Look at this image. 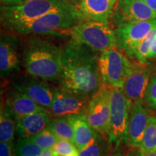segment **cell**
Segmentation results:
<instances>
[{"instance_id": "obj_1", "label": "cell", "mask_w": 156, "mask_h": 156, "mask_svg": "<svg viewBox=\"0 0 156 156\" xmlns=\"http://www.w3.org/2000/svg\"><path fill=\"white\" fill-rule=\"evenodd\" d=\"M62 48L60 87L90 98L103 85L97 51L73 41Z\"/></svg>"}, {"instance_id": "obj_2", "label": "cell", "mask_w": 156, "mask_h": 156, "mask_svg": "<svg viewBox=\"0 0 156 156\" xmlns=\"http://www.w3.org/2000/svg\"><path fill=\"white\" fill-rule=\"evenodd\" d=\"M27 73L45 81H58L62 69V48L41 38L30 40L23 59Z\"/></svg>"}, {"instance_id": "obj_3", "label": "cell", "mask_w": 156, "mask_h": 156, "mask_svg": "<svg viewBox=\"0 0 156 156\" xmlns=\"http://www.w3.org/2000/svg\"><path fill=\"white\" fill-rule=\"evenodd\" d=\"M75 7L69 0H28L14 6H1V23L13 31L48 13Z\"/></svg>"}, {"instance_id": "obj_4", "label": "cell", "mask_w": 156, "mask_h": 156, "mask_svg": "<svg viewBox=\"0 0 156 156\" xmlns=\"http://www.w3.org/2000/svg\"><path fill=\"white\" fill-rule=\"evenodd\" d=\"M82 21L83 17L75 6L73 8L48 13L15 28L13 32L23 36L67 34L70 28Z\"/></svg>"}, {"instance_id": "obj_5", "label": "cell", "mask_w": 156, "mask_h": 156, "mask_svg": "<svg viewBox=\"0 0 156 156\" xmlns=\"http://www.w3.org/2000/svg\"><path fill=\"white\" fill-rule=\"evenodd\" d=\"M72 40L88 46L95 51L116 48L115 31L108 23L85 20L75 25L68 30Z\"/></svg>"}, {"instance_id": "obj_6", "label": "cell", "mask_w": 156, "mask_h": 156, "mask_svg": "<svg viewBox=\"0 0 156 156\" xmlns=\"http://www.w3.org/2000/svg\"><path fill=\"white\" fill-rule=\"evenodd\" d=\"M98 64L103 84L122 88L132 66L122 52L116 48L101 51Z\"/></svg>"}, {"instance_id": "obj_7", "label": "cell", "mask_w": 156, "mask_h": 156, "mask_svg": "<svg viewBox=\"0 0 156 156\" xmlns=\"http://www.w3.org/2000/svg\"><path fill=\"white\" fill-rule=\"evenodd\" d=\"M111 88L103 84L90 99L85 115L87 122L100 135L109 140L111 130Z\"/></svg>"}, {"instance_id": "obj_8", "label": "cell", "mask_w": 156, "mask_h": 156, "mask_svg": "<svg viewBox=\"0 0 156 156\" xmlns=\"http://www.w3.org/2000/svg\"><path fill=\"white\" fill-rule=\"evenodd\" d=\"M131 102L126 98L122 88H111V130L109 141L118 147L124 140L127 127L129 110Z\"/></svg>"}, {"instance_id": "obj_9", "label": "cell", "mask_w": 156, "mask_h": 156, "mask_svg": "<svg viewBox=\"0 0 156 156\" xmlns=\"http://www.w3.org/2000/svg\"><path fill=\"white\" fill-rule=\"evenodd\" d=\"M155 28L156 18L120 25L115 30L117 44L129 55L134 56L140 42Z\"/></svg>"}, {"instance_id": "obj_10", "label": "cell", "mask_w": 156, "mask_h": 156, "mask_svg": "<svg viewBox=\"0 0 156 156\" xmlns=\"http://www.w3.org/2000/svg\"><path fill=\"white\" fill-rule=\"evenodd\" d=\"M12 86L48 110L55 96L56 88H53L46 81L30 75L17 78L13 82Z\"/></svg>"}, {"instance_id": "obj_11", "label": "cell", "mask_w": 156, "mask_h": 156, "mask_svg": "<svg viewBox=\"0 0 156 156\" xmlns=\"http://www.w3.org/2000/svg\"><path fill=\"white\" fill-rule=\"evenodd\" d=\"M90 99L59 86L56 88L54 101L48 111L53 117L85 114Z\"/></svg>"}, {"instance_id": "obj_12", "label": "cell", "mask_w": 156, "mask_h": 156, "mask_svg": "<svg viewBox=\"0 0 156 156\" xmlns=\"http://www.w3.org/2000/svg\"><path fill=\"white\" fill-rule=\"evenodd\" d=\"M117 27L156 18V12L143 0H119L114 10Z\"/></svg>"}, {"instance_id": "obj_13", "label": "cell", "mask_w": 156, "mask_h": 156, "mask_svg": "<svg viewBox=\"0 0 156 156\" xmlns=\"http://www.w3.org/2000/svg\"><path fill=\"white\" fill-rule=\"evenodd\" d=\"M151 75V70L146 63L132 64L131 72L122 87L123 93L130 102L145 100Z\"/></svg>"}, {"instance_id": "obj_14", "label": "cell", "mask_w": 156, "mask_h": 156, "mask_svg": "<svg viewBox=\"0 0 156 156\" xmlns=\"http://www.w3.org/2000/svg\"><path fill=\"white\" fill-rule=\"evenodd\" d=\"M149 118L147 110L142 105V102L131 103L124 139L126 145L140 146Z\"/></svg>"}, {"instance_id": "obj_15", "label": "cell", "mask_w": 156, "mask_h": 156, "mask_svg": "<svg viewBox=\"0 0 156 156\" xmlns=\"http://www.w3.org/2000/svg\"><path fill=\"white\" fill-rule=\"evenodd\" d=\"M20 70L18 44L15 37L2 35L0 41V73L3 79Z\"/></svg>"}, {"instance_id": "obj_16", "label": "cell", "mask_w": 156, "mask_h": 156, "mask_svg": "<svg viewBox=\"0 0 156 156\" xmlns=\"http://www.w3.org/2000/svg\"><path fill=\"white\" fill-rule=\"evenodd\" d=\"M5 107L15 120L34 113L48 112V109L40 106L14 87H12L7 93Z\"/></svg>"}, {"instance_id": "obj_17", "label": "cell", "mask_w": 156, "mask_h": 156, "mask_svg": "<svg viewBox=\"0 0 156 156\" xmlns=\"http://www.w3.org/2000/svg\"><path fill=\"white\" fill-rule=\"evenodd\" d=\"M75 6L80 13L83 21L108 23L116 4L114 0H80Z\"/></svg>"}, {"instance_id": "obj_18", "label": "cell", "mask_w": 156, "mask_h": 156, "mask_svg": "<svg viewBox=\"0 0 156 156\" xmlns=\"http://www.w3.org/2000/svg\"><path fill=\"white\" fill-rule=\"evenodd\" d=\"M50 113H34L16 120V132L20 138H29L46 128L51 122Z\"/></svg>"}, {"instance_id": "obj_19", "label": "cell", "mask_w": 156, "mask_h": 156, "mask_svg": "<svg viewBox=\"0 0 156 156\" xmlns=\"http://www.w3.org/2000/svg\"><path fill=\"white\" fill-rule=\"evenodd\" d=\"M69 116L74 127L73 144L78 151H81L92 141L96 132L87 122L85 114Z\"/></svg>"}, {"instance_id": "obj_20", "label": "cell", "mask_w": 156, "mask_h": 156, "mask_svg": "<svg viewBox=\"0 0 156 156\" xmlns=\"http://www.w3.org/2000/svg\"><path fill=\"white\" fill-rule=\"evenodd\" d=\"M48 127L59 140H67L73 143L74 127L69 116L54 117L51 119Z\"/></svg>"}, {"instance_id": "obj_21", "label": "cell", "mask_w": 156, "mask_h": 156, "mask_svg": "<svg viewBox=\"0 0 156 156\" xmlns=\"http://www.w3.org/2000/svg\"><path fill=\"white\" fill-rule=\"evenodd\" d=\"M112 142L108 138L96 132L89 145L79 151V156H108L112 151Z\"/></svg>"}, {"instance_id": "obj_22", "label": "cell", "mask_w": 156, "mask_h": 156, "mask_svg": "<svg viewBox=\"0 0 156 156\" xmlns=\"http://www.w3.org/2000/svg\"><path fill=\"white\" fill-rule=\"evenodd\" d=\"M15 131L16 120L5 106H2L0 113V142H13Z\"/></svg>"}, {"instance_id": "obj_23", "label": "cell", "mask_w": 156, "mask_h": 156, "mask_svg": "<svg viewBox=\"0 0 156 156\" xmlns=\"http://www.w3.org/2000/svg\"><path fill=\"white\" fill-rule=\"evenodd\" d=\"M140 147L145 153L156 151V116H150Z\"/></svg>"}, {"instance_id": "obj_24", "label": "cell", "mask_w": 156, "mask_h": 156, "mask_svg": "<svg viewBox=\"0 0 156 156\" xmlns=\"http://www.w3.org/2000/svg\"><path fill=\"white\" fill-rule=\"evenodd\" d=\"M43 150L29 138H20L15 145V156H41Z\"/></svg>"}, {"instance_id": "obj_25", "label": "cell", "mask_w": 156, "mask_h": 156, "mask_svg": "<svg viewBox=\"0 0 156 156\" xmlns=\"http://www.w3.org/2000/svg\"><path fill=\"white\" fill-rule=\"evenodd\" d=\"M29 139L38 145L43 149H53L56 142L58 141L57 136L48 126L39 133L29 137Z\"/></svg>"}, {"instance_id": "obj_26", "label": "cell", "mask_w": 156, "mask_h": 156, "mask_svg": "<svg viewBox=\"0 0 156 156\" xmlns=\"http://www.w3.org/2000/svg\"><path fill=\"white\" fill-rule=\"evenodd\" d=\"M156 38V28L150 31L143 40L140 42L134 54V56L140 63H146L152 44Z\"/></svg>"}, {"instance_id": "obj_27", "label": "cell", "mask_w": 156, "mask_h": 156, "mask_svg": "<svg viewBox=\"0 0 156 156\" xmlns=\"http://www.w3.org/2000/svg\"><path fill=\"white\" fill-rule=\"evenodd\" d=\"M52 150L54 155L75 156L79 154V151L73 142L64 140H58Z\"/></svg>"}, {"instance_id": "obj_28", "label": "cell", "mask_w": 156, "mask_h": 156, "mask_svg": "<svg viewBox=\"0 0 156 156\" xmlns=\"http://www.w3.org/2000/svg\"><path fill=\"white\" fill-rule=\"evenodd\" d=\"M145 101L150 106L156 109V76L151 77L146 91Z\"/></svg>"}, {"instance_id": "obj_29", "label": "cell", "mask_w": 156, "mask_h": 156, "mask_svg": "<svg viewBox=\"0 0 156 156\" xmlns=\"http://www.w3.org/2000/svg\"><path fill=\"white\" fill-rule=\"evenodd\" d=\"M125 156H156V151L144 152L138 145H127Z\"/></svg>"}, {"instance_id": "obj_30", "label": "cell", "mask_w": 156, "mask_h": 156, "mask_svg": "<svg viewBox=\"0 0 156 156\" xmlns=\"http://www.w3.org/2000/svg\"><path fill=\"white\" fill-rule=\"evenodd\" d=\"M0 156H15V145L13 142L0 143Z\"/></svg>"}, {"instance_id": "obj_31", "label": "cell", "mask_w": 156, "mask_h": 156, "mask_svg": "<svg viewBox=\"0 0 156 156\" xmlns=\"http://www.w3.org/2000/svg\"><path fill=\"white\" fill-rule=\"evenodd\" d=\"M28 0H0L2 6H14L22 4Z\"/></svg>"}, {"instance_id": "obj_32", "label": "cell", "mask_w": 156, "mask_h": 156, "mask_svg": "<svg viewBox=\"0 0 156 156\" xmlns=\"http://www.w3.org/2000/svg\"><path fill=\"white\" fill-rule=\"evenodd\" d=\"M156 58V38L154 39V41H153L151 50H150V52L147 56V58Z\"/></svg>"}, {"instance_id": "obj_33", "label": "cell", "mask_w": 156, "mask_h": 156, "mask_svg": "<svg viewBox=\"0 0 156 156\" xmlns=\"http://www.w3.org/2000/svg\"><path fill=\"white\" fill-rule=\"evenodd\" d=\"M143 1L156 12V0H143Z\"/></svg>"}, {"instance_id": "obj_34", "label": "cell", "mask_w": 156, "mask_h": 156, "mask_svg": "<svg viewBox=\"0 0 156 156\" xmlns=\"http://www.w3.org/2000/svg\"><path fill=\"white\" fill-rule=\"evenodd\" d=\"M41 156H54L53 150L52 149H44Z\"/></svg>"}, {"instance_id": "obj_35", "label": "cell", "mask_w": 156, "mask_h": 156, "mask_svg": "<svg viewBox=\"0 0 156 156\" xmlns=\"http://www.w3.org/2000/svg\"><path fill=\"white\" fill-rule=\"evenodd\" d=\"M79 1H80V0H73V2H74L75 3V5H77V2H79Z\"/></svg>"}, {"instance_id": "obj_36", "label": "cell", "mask_w": 156, "mask_h": 156, "mask_svg": "<svg viewBox=\"0 0 156 156\" xmlns=\"http://www.w3.org/2000/svg\"><path fill=\"white\" fill-rule=\"evenodd\" d=\"M119 1V0H114V3L115 4H116V3H117V2H118Z\"/></svg>"}, {"instance_id": "obj_37", "label": "cell", "mask_w": 156, "mask_h": 156, "mask_svg": "<svg viewBox=\"0 0 156 156\" xmlns=\"http://www.w3.org/2000/svg\"><path fill=\"white\" fill-rule=\"evenodd\" d=\"M114 156H120L119 155H114Z\"/></svg>"}]
</instances>
